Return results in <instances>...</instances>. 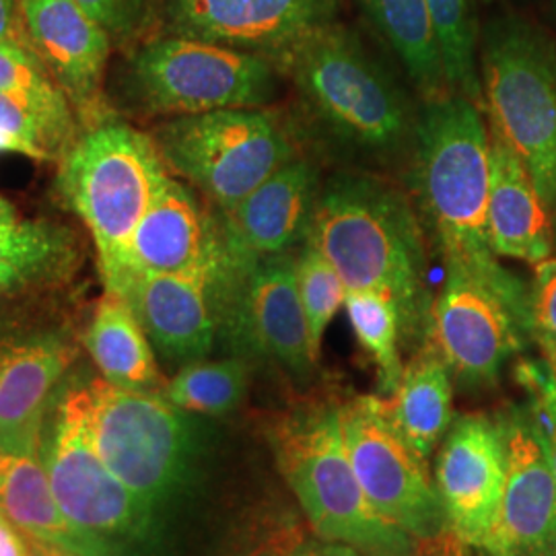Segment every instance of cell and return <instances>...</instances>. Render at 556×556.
<instances>
[{
  "label": "cell",
  "instance_id": "6da1fadb",
  "mask_svg": "<svg viewBox=\"0 0 556 556\" xmlns=\"http://www.w3.org/2000/svg\"><path fill=\"white\" fill-rule=\"evenodd\" d=\"M59 394L147 509L165 556H256L305 532L260 425L192 415L77 367Z\"/></svg>",
  "mask_w": 556,
  "mask_h": 556
},
{
  "label": "cell",
  "instance_id": "5b68a950",
  "mask_svg": "<svg viewBox=\"0 0 556 556\" xmlns=\"http://www.w3.org/2000/svg\"><path fill=\"white\" fill-rule=\"evenodd\" d=\"M340 406L332 396L299 397L260 420L278 475L316 536L369 556H420L422 540L383 519L365 497L344 445Z\"/></svg>",
  "mask_w": 556,
  "mask_h": 556
},
{
  "label": "cell",
  "instance_id": "8fae6325",
  "mask_svg": "<svg viewBox=\"0 0 556 556\" xmlns=\"http://www.w3.org/2000/svg\"><path fill=\"white\" fill-rule=\"evenodd\" d=\"M429 342L447 363L464 392L497 388L511 358L526 353L532 338V298L511 293L459 268H445Z\"/></svg>",
  "mask_w": 556,
  "mask_h": 556
},
{
  "label": "cell",
  "instance_id": "d6986e66",
  "mask_svg": "<svg viewBox=\"0 0 556 556\" xmlns=\"http://www.w3.org/2000/svg\"><path fill=\"white\" fill-rule=\"evenodd\" d=\"M200 199L197 190L169 174L130 241L128 278L219 275L231 266L217 211Z\"/></svg>",
  "mask_w": 556,
  "mask_h": 556
},
{
  "label": "cell",
  "instance_id": "f35d334b",
  "mask_svg": "<svg viewBox=\"0 0 556 556\" xmlns=\"http://www.w3.org/2000/svg\"><path fill=\"white\" fill-rule=\"evenodd\" d=\"M25 542H27V548H29V555L31 556H85L71 553V551H64V548H59V546H52V544H46V542L31 536H25Z\"/></svg>",
  "mask_w": 556,
  "mask_h": 556
},
{
  "label": "cell",
  "instance_id": "3957f363",
  "mask_svg": "<svg viewBox=\"0 0 556 556\" xmlns=\"http://www.w3.org/2000/svg\"><path fill=\"white\" fill-rule=\"evenodd\" d=\"M307 243L337 268L346 291H371L396 305L404 351L415 355L429 342L431 248L406 188L383 174L338 169L324 179Z\"/></svg>",
  "mask_w": 556,
  "mask_h": 556
},
{
  "label": "cell",
  "instance_id": "60d3db41",
  "mask_svg": "<svg viewBox=\"0 0 556 556\" xmlns=\"http://www.w3.org/2000/svg\"><path fill=\"white\" fill-rule=\"evenodd\" d=\"M551 13H553V20L556 23V0H551Z\"/></svg>",
  "mask_w": 556,
  "mask_h": 556
},
{
  "label": "cell",
  "instance_id": "ab89813d",
  "mask_svg": "<svg viewBox=\"0 0 556 556\" xmlns=\"http://www.w3.org/2000/svg\"><path fill=\"white\" fill-rule=\"evenodd\" d=\"M17 219V208L7 199L0 197V225H9Z\"/></svg>",
  "mask_w": 556,
  "mask_h": 556
},
{
  "label": "cell",
  "instance_id": "4316f807",
  "mask_svg": "<svg viewBox=\"0 0 556 556\" xmlns=\"http://www.w3.org/2000/svg\"><path fill=\"white\" fill-rule=\"evenodd\" d=\"M363 15L396 56L420 101L450 93L427 0H357Z\"/></svg>",
  "mask_w": 556,
  "mask_h": 556
},
{
  "label": "cell",
  "instance_id": "9a60e30c",
  "mask_svg": "<svg viewBox=\"0 0 556 556\" xmlns=\"http://www.w3.org/2000/svg\"><path fill=\"white\" fill-rule=\"evenodd\" d=\"M507 477L484 556H556V478L548 441L532 404L509 402L501 410Z\"/></svg>",
  "mask_w": 556,
  "mask_h": 556
},
{
  "label": "cell",
  "instance_id": "d590c367",
  "mask_svg": "<svg viewBox=\"0 0 556 556\" xmlns=\"http://www.w3.org/2000/svg\"><path fill=\"white\" fill-rule=\"evenodd\" d=\"M519 386L526 390L551 450V462L556 478V376L542 361H519L516 367Z\"/></svg>",
  "mask_w": 556,
  "mask_h": 556
},
{
  "label": "cell",
  "instance_id": "2e32d148",
  "mask_svg": "<svg viewBox=\"0 0 556 556\" xmlns=\"http://www.w3.org/2000/svg\"><path fill=\"white\" fill-rule=\"evenodd\" d=\"M507 477V445L498 413L456 415L439 445L433 482L450 532L480 551L497 517Z\"/></svg>",
  "mask_w": 556,
  "mask_h": 556
},
{
  "label": "cell",
  "instance_id": "ba28073f",
  "mask_svg": "<svg viewBox=\"0 0 556 556\" xmlns=\"http://www.w3.org/2000/svg\"><path fill=\"white\" fill-rule=\"evenodd\" d=\"M161 160L217 213L236 208L303 155L298 126L275 108H229L161 119L149 132Z\"/></svg>",
  "mask_w": 556,
  "mask_h": 556
},
{
  "label": "cell",
  "instance_id": "7402d4cb",
  "mask_svg": "<svg viewBox=\"0 0 556 556\" xmlns=\"http://www.w3.org/2000/svg\"><path fill=\"white\" fill-rule=\"evenodd\" d=\"M43 420L0 438V511L25 536L85 556H112L62 514L41 457Z\"/></svg>",
  "mask_w": 556,
  "mask_h": 556
},
{
  "label": "cell",
  "instance_id": "83f0119b",
  "mask_svg": "<svg viewBox=\"0 0 556 556\" xmlns=\"http://www.w3.org/2000/svg\"><path fill=\"white\" fill-rule=\"evenodd\" d=\"M252 369L254 363L233 355L194 361L167 379L163 397L200 417H233L250 394Z\"/></svg>",
  "mask_w": 556,
  "mask_h": 556
},
{
  "label": "cell",
  "instance_id": "d4e9b609",
  "mask_svg": "<svg viewBox=\"0 0 556 556\" xmlns=\"http://www.w3.org/2000/svg\"><path fill=\"white\" fill-rule=\"evenodd\" d=\"M80 342L98 374L112 386L163 394L167 378L161 374L160 358L130 303L119 293L103 291Z\"/></svg>",
  "mask_w": 556,
  "mask_h": 556
},
{
  "label": "cell",
  "instance_id": "ffe728a7",
  "mask_svg": "<svg viewBox=\"0 0 556 556\" xmlns=\"http://www.w3.org/2000/svg\"><path fill=\"white\" fill-rule=\"evenodd\" d=\"M324 179L318 160L303 153L236 208L217 213L231 262L248 264L298 252L309 236Z\"/></svg>",
  "mask_w": 556,
  "mask_h": 556
},
{
  "label": "cell",
  "instance_id": "1f68e13d",
  "mask_svg": "<svg viewBox=\"0 0 556 556\" xmlns=\"http://www.w3.org/2000/svg\"><path fill=\"white\" fill-rule=\"evenodd\" d=\"M0 93L38 101H68L27 43H0Z\"/></svg>",
  "mask_w": 556,
  "mask_h": 556
},
{
  "label": "cell",
  "instance_id": "4fadbf2b",
  "mask_svg": "<svg viewBox=\"0 0 556 556\" xmlns=\"http://www.w3.org/2000/svg\"><path fill=\"white\" fill-rule=\"evenodd\" d=\"M295 254L233 264L219 342L229 355L268 363L295 388H307L319 361L299 299Z\"/></svg>",
  "mask_w": 556,
  "mask_h": 556
},
{
  "label": "cell",
  "instance_id": "836d02e7",
  "mask_svg": "<svg viewBox=\"0 0 556 556\" xmlns=\"http://www.w3.org/2000/svg\"><path fill=\"white\" fill-rule=\"evenodd\" d=\"M530 285L532 338L556 376V258L540 262Z\"/></svg>",
  "mask_w": 556,
  "mask_h": 556
},
{
  "label": "cell",
  "instance_id": "5bb4252c",
  "mask_svg": "<svg viewBox=\"0 0 556 556\" xmlns=\"http://www.w3.org/2000/svg\"><path fill=\"white\" fill-rule=\"evenodd\" d=\"M344 0H160L165 34L270 60L282 73L299 46L340 20Z\"/></svg>",
  "mask_w": 556,
  "mask_h": 556
},
{
  "label": "cell",
  "instance_id": "f1b7e54d",
  "mask_svg": "<svg viewBox=\"0 0 556 556\" xmlns=\"http://www.w3.org/2000/svg\"><path fill=\"white\" fill-rule=\"evenodd\" d=\"M450 93L484 108L480 79L478 0H427Z\"/></svg>",
  "mask_w": 556,
  "mask_h": 556
},
{
  "label": "cell",
  "instance_id": "9c48e42d",
  "mask_svg": "<svg viewBox=\"0 0 556 556\" xmlns=\"http://www.w3.org/2000/svg\"><path fill=\"white\" fill-rule=\"evenodd\" d=\"M282 80L270 60L165 34L130 52L118 98L142 118H178L229 108H273Z\"/></svg>",
  "mask_w": 556,
  "mask_h": 556
},
{
  "label": "cell",
  "instance_id": "74e56055",
  "mask_svg": "<svg viewBox=\"0 0 556 556\" xmlns=\"http://www.w3.org/2000/svg\"><path fill=\"white\" fill-rule=\"evenodd\" d=\"M0 556H31L20 528L0 511Z\"/></svg>",
  "mask_w": 556,
  "mask_h": 556
},
{
  "label": "cell",
  "instance_id": "277c9868",
  "mask_svg": "<svg viewBox=\"0 0 556 556\" xmlns=\"http://www.w3.org/2000/svg\"><path fill=\"white\" fill-rule=\"evenodd\" d=\"M404 179L429 248L445 268L466 270L511 293H530V285L505 268L489 243L491 130L484 108L457 93L420 101Z\"/></svg>",
  "mask_w": 556,
  "mask_h": 556
},
{
  "label": "cell",
  "instance_id": "4dcf8cb0",
  "mask_svg": "<svg viewBox=\"0 0 556 556\" xmlns=\"http://www.w3.org/2000/svg\"><path fill=\"white\" fill-rule=\"evenodd\" d=\"M299 299L307 321L312 351L319 361L321 344L330 321L346 301V287L337 268L312 243H303L295 254Z\"/></svg>",
  "mask_w": 556,
  "mask_h": 556
},
{
  "label": "cell",
  "instance_id": "e575fe53",
  "mask_svg": "<svg viewBox=\"0 0 556 556\" xmlns=\"http://www.w3.org/2000/svg\"><path fill=\"white\" fill-rule=\"evenodd\" d=\"M470 548L464 542H459L452 532L438 540H422V553L420 556H466L464 551ZM256 556H369L357 548L340 542H330L324 538L309 536L307 532H301L298 536L280 542L273 548H266Z\"/></svg>",
  "mask_w": 556,
  "mask_h": 556
},
{
  "label": "cell",
  "instance_id": "cb8c5ba5",
  "mask_svg": "<svg viewBox=\"0 0 556 556\" xmlns=\"http://www.w3.org/2000/svg\"><path fill=\"white\" fill-rule=\"evenodd\" d=\"M77 233L56 220L0 225V303L56 289L79 270Z\"/></svg>",
  "mask_w": 556,
  "mask_h": 556
},
{
  "label": "cell",
  "instance_id": "7c38bea8",
  "mask_svg": "<svg viewBox=\"0 0 556 556\" xmlns=\"http://www.w3.org/2000/svg\"><path fill=\"white\" fill-rule=\"evenodd\" d=\"M340 420L358 484L379 516L417 540L450 534L429 462L402 438L386 397H351L340 406Z\"/></svg>",
  "mask_w": 556,
  "mask_h": 556
},
{
  "label": "cell",
  "instance_id": "f546056e",
  "mask_svg": "<svg viewBox=\"0 0 556 556\" xmlns=\"http://www.w3.org/2000/svg\"><path fill=\"white\" fill-rule=\"evenodd\" d=\"M344 309L358 346L376 367L379 396L390 397L404 374V340L396 305L379 293L349 291Z\"/></svg>",
  "mask_w": 556,
  "mask_h": 556
},
{
  "label": "cell",
  "instance_id": "8d00e7d4",
  "mask_svg": "<svg viewBox=\"0 0 556 556\" xmlns=\"http://www.w3.org/2000/svg\"><path fill=\"white\" fill-rule=\"evenodd\" d=\"M0 43H27L20 0H0Z\"/></svg>",
  "mask_w": 556,
  "mask_h": 556
},
{
  "label": "cell",
  "instance_id": "44dd1931",
  "mask_svg": "<svg viewBox=\"0 0 556 556\" xmlns=\"http://www.w3.org/2000/svg\"><path fill=\"white\" fill-rule=\"evenodd\" d=\"M80 346L68 321L0 318V438L43 420Z\"/></svg>",
  "mask_w": 556,
  "mask_h": 556
},
{
  "label": "cell",
  "instance_id": "7a4b0ae2",
  "mask_svg": "<svg viewBox=\"0 0 556 556\" xmlns=\"http://www.w3.org/2000/svg\"><path fill=\"white\" fill-rule=\"evenodd\" d=\"M301 140L316 142L340 169H406L420 100L344 23L321 29L282 66ZM386 176V174H383Z\"/></svg>",
  "mask_w": 556,
  "mask_h": 556
},
{
  "label": "cell",
  "instance_id": "d6a6232c",
  "mask_svg": "<svg viewBox=\"0 0 556 556\" xmlns=\"http://www.w3.org/2000/svg\"><path fill=\"white\" fill-rule=\"evenodd\" d=\"M80 9L100 23L110 34V38L118 43L140 38L155 13L160 9V0H75Z\"/></svg>",
  "mask_w": 556,
  "mask_h": 556
},
{
  "label": "cell",
  "instance_id": "603a6c76",
  "mask_svg": "<svg viewBox=\"0 0 556 556\" xmlns=\"http://www.w3.org/2000/svg\"><path fill=\"white\" fill-rule=\"evenodd\" d=\"M486 231L497 258L538 266L555 256V219L523 161L493 132Z\"/></svg>",
  "mask_w": 556,
  "mask_h": 556
},
{
  "label": "cell",
  "instance_id": "e0dca14e",
  "mask_svg": "<svg viewBox=\"0 0 556 556\" xmlns=\"http://www.w3.org/2000/svg\"><path fill=\"white\" fill-rule=\"evenodd\" d=\"M29 50L71 101L80 130L114 118L105 93L110 34L75 0H20Z\"/></svg>",
  "mask_w": 556,
  "mask_h": 556
},
{
  "label": "cell",
  "instance_id": "ac0fdd59",
  "mask_svg": "<svg viewBox=\"0 0 556 556\" xmlns=\"http://www.w3.org/2000/svg\"><path fill=\"white\" fill-rule=\"evenodd\" d=\"M233 264L219 275H132L122 287L155 355L176 369L217 349Z\"/></svg>",
  "mask_w": 556,
  "mask_h": 556
},
{
  "label": "cell",
  "instance_id": "8992f818",
  "mask_svg": "<svg viewBox=\"0 0 556 556\" xmlns=\"http://www.w3.org/2000/svg\"><path fill=\"white\" fill-rule=\"evenodd\" d=\"M167 178L151 135L116 118L83 130L60 161V197L93 239L105 291L128 280L130 241Z\"/></svg>",
  "mask_w": 556,
  "mask_h": 556
},
{
  "label": "cell",
  "instance_id": "30bf717a",
  "mask_svg": "<svg viewBox=\"0 0 556 556\" xmlns=\"http://www.w3.org/2000/svg\"><path fill=\"white\" fill-rule=\"evenodd\" d=\"M41 457L62 514L112 556H165L147 509L101 459L85 422L59 390L43 417Z\"/></svg>",
  "mask_w": 556,
  "mask_h": 556
},
{
  "label": "cell",
  "instance_id": "52a82bcc",
  "mask_svg": "<svg viewBox=\"0 0 556 556\" xmlns=\"http://www.w3.org/2000/svg\"><path fill=\"white\" fill-rule=\"evenodd\" d=\"M480 79L489 130L523 161L556 225V36L514 11L493 15Z\"/></svg>",
  "mask_w": 556,
  "mask_h": 556
},
{
  "label": "cell",
  "instance_id": "484cf974",
  "mask_svg": "<svg viewBox=\"0 0 556 556\" xmlns=\"http://www.w3.org/2000/svg\"><path fill=\"white\" fill-rule=\"evenodd\" d=\"M454 376L427 342L404 367L397 390L386 397L392 422L422 459H431L454 422Z\"/></svg>",
  "mask_w": 556,
  "mask_h": 556
}]
</instances>
